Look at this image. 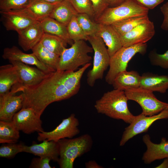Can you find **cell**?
Segmentation results:
<instances>
[{
    "mask_svg": "<svg viewBox=\"0 0 168 168\" xmlns=\"http://www.w3.org/2000/svg\"><path fill=\"white\" fill-rule=\"evenodd\" d=\"M40 42L44 47L59 56L67 44L60 37L46 33H44Z\"/></svg>",
    "mask_w": 168,
    "mask_h": 168,
    "instance_id": "obj_30",
    "label": "cell"
},
{
    "mask_svg": "<svg viewBox=\"0 0 168 168\" xmlns=\"http://www.w3.org/2000/svg\"><path fill=\"white\" fill-rule=\"evenodd\" d=\"M93 51L84 40L73 41L71 47L65 48L60 55L57 70L76 71L79 67L91 63L92 58L88 54Z\"/></svg>",
    "mask_w": 168,
    "mask_h": 168,
    "instance_id": "obj_4",
    "label": "cell"
},
{
    "mask_svg": "<svg viewBox=\"0 0 168 168\" xmlns=\"http://www.w3.org/2000/svg\"><path fill=\"white\" fill-rule=\"evenodd\" d=\"M149 10L135 0H125L119 6L108 7L95 21L111 25L128 18L147 15Z\"/></svg>",
    "mask_w": 168,
    "mask_h": 168,
    "instance_id": "obj_5",
    "label": "cell"
},
{
    "mask_svg": "<svg viewBox=\"0 0 168 168\" xmlns=\"http://www.w3.org/2000/svg\"><path fill=\"white\" fill-rule=\"evenodd\" d=\"M9 61L16 69L20 79L19 83L24 85H37L44 80L49 73L37 67H31L21 62L15 61Z\"/></svg>",
    "mask_w": 168,
    "mask_h": 168,
    "instance_id": "obj_15",
    "label": "cell"
},
{
    "mask_svg": "<svg viewBox=\"0 0 168 168\" xmlns=\"http://www.w3.org/2000/svg\"><path fill=\"white\" fill-rule=\"evenodd\" d=\"M156 168H168V158L164 159L163 162Z\"/></svg>",
    "mask_w": 168,
    "mask_h": 168,
    "instance_id": "obj_43",
    "label": "cell"
},
{
    "mask_svg": "<svg viewBox=\"0 0 168 168\" xmlns=\"http://www.w3.org/2000/svg\"><path fill=\"white\" fill-rule=\"evenodd\" d=\"M56 4L42 0H30L24 7L12 10L35 21L40 22L49 17Z\"/></svg>",
    "mask_w": 168,
    "mask_h": 168,
    "instance_id": "obj_13",
    "label": "cell"
},
{
    "mask_svg": "<svg viewBox=\"0 0 168 168\" xmlns=\"http://www.w3.org/2000/svg\"><path fill=\"white\" fill-rule=\"evenodd\" d=\"M164 16V20L161 26V28L165 30H168V2L164 4L160 7Z\"/></svg>",
    "mask_w": 168,
    "mask_h": 168,
    "instance_id": "obj_40",
    "label": "cell"
},
{
    "mask_svg": "<svg viewBox=\"0 0 168 168\" xmlns=\"http://www.w3.org/2000/svg\"><path fill=\"white\" fill-rule=\"evenodd\" d=\"M57 142L59 150L58 162L61 168H73L75 159L90 151L93 143L91 137L88 134L61 139Z\"/></svg>",
    "mask_w": 168,
    "mask_h": 168,
    "instance_id": "obj_3",
    "label": "cell"
},
{
    "mask_svg": "<svg viewBox=\"0 0 168 168\" xmlns=\"http://www.w3.org/2000/svg\"><path fill=\"white\" fill-rule=\"evenodd\" d=\"M39 144H34L30 146L23 144L22 152L32 154L42 157H47L51 160L58 162L59 156L58 142L45 140Z\"/></svg>",
    "mask_w": 168,
    "mask_h": 168,
    "instance_id": "obj_19",
    "label": "cell"
},
{
    "mask_svg": "<svg viewBox=\"0 0 168 168\" xmlns=\"http://www.w3.org/2000/svg\"><path fill=\"white\" fill-rule=\"evenodd\" d=\"M38 60L53 71L57 70L59 56L49 50L40 42L32 49Z\"/></svg>",
    "mask_w": 168,
    "mask_h": 168,
    "instance_id": "obj_27",
    "label": "cell"
},
{
    "mask_svg": "<svg viewBox=\"0 0 168 168\" xmlns=\"http://www.w3.org/2000/svg\"><path fill=\"white\" fill-rule=\"evenodd\" d=\"M78 13L88 15L94 20V13L91 0H68Z\"/></svg>",
    "mask_w": 168,
    "mask_h": 168,
    "instance_id": "obj_33",
    "label": "cell"
},
{
    "mask_svg": "<svg viewBox=\"0 0 168 168\" xmlns=\"http://www.w3.org/2000/svg\"><path fill=\"white\" fill-rule=\"evenodd\" d=\"M128 100L124 91L114 89L96 100L94 107L98 113L129 124L134 116L128 109Z\"/></svg>",
    "mask_w": 168,
    "mask_h": 168,
    "instance_id": "obj_2",
    "label": "cell"
},
{
    "mask_svg": "<svg viewBox=\"0 0 168 168\" xmlns=\"http://www.w3.org/2000/svg\"><path fill=\"white\" fill-rule=\"evenodd\" d=\"M94 10L95 21L109 7V0H91Z\"/></svg>",
    "mask_w": 168,
    "mask_h": 168,
    "instance_id": "obj_37",
    "label": "cell"
},
{
    "mask_svg": "<svg viewBox=\"0 0 168 168\" xmlns=\"http://www.w3.org/2000/svg\"><path fill=\"white\" fill-rule=\"evenodd\" d=\"M125 0H109V7H113L119 5Z\"/></svg>",
    "mask_w": 168,
    "mask_h": 168,
    "instance_id": "obj_42",
    "label": "cell"
},
{
    "mask_svg": "<svg viewBox=\"0 0 168 168\" xmlns=\"http://www.w3.org/2000/svg\"><path fill=\"white\" fill-rule=\"evenodd\" d=\"M11 91L0 96V120L11 121L14 115L23 106L24 97Z\"/></svg>",
    "mask_w": 168,
    "mask_h": 168,
    "instance_id": "obj_14",
    "label": "cell"
},
{
    "mask_svg": "<svg viewBox=\"0 0 168 168\" xmlns=\"http://www.w3.org/2000/svg\"><path fill=\"white\" fill-rule=\"evenodd\" d=\"M142 140L147 147L142 157L145 164L168 158V140L166 138H162L160 143L156 144L151 141L149 134H146L143 136Z\"/></svg>",
    "mask_w": 168,
    "mask_h": 168,
    "instance_id": "obj_16",
    "label": "cell"
},
{
    "mask_svg": "<svg viewBox=\"0 0 168 168\" xmlns=\"http://www.w3.org/2000/svg\"><path fill=\"white\" fill-rule=\"evenodd\" d=\"M2 57L9 61H19L28 65H34L47 73L54 72L40 62L33 53L30 54L25 53L15 46L4 48Z\"/></svg>",
    "mask_w": 168,
    "mask_h": 168,
    "instance_id": "obj_17",
    "label": "cell"
},
{
    "mask_svg": "<svg viewBox=\"0 0 168 168\" xmlns=\"http://www.w3.org/2000/svg\"><path fill=\"white\" fill-rule=\"evenodd\" d=\"M19 130L12 121H0V143H16L20 137Z\"/></svg>",
    "mask_w": 168,
    "mask_h": 168,
    "instance_id": "obj_29",
    "label": "cell"
},
{
    "mask_svg": "<svg viewBox=\"0 0 168 168\" xmlns=\"http://www.w3.org/2000/svg\"><path fill=\"white\" fill-rule=\"evenodd\" d=\"M40 22L44 33L59 37L69 44L72 45L73 43L68 35L67 26L49 17Z\"/></svg>",
    "mask_w": 168,
    "mask_h": 168,
    "instance_id": "obj_26",
    "label": "cell"
},
{
    "mask_svg": "<svg viewBox=\"0 0 168 168\" xmlns=\"http://www.w3.org/2000/svg\"><path fill=\"white\" fill-rule=\"evenodd\" d=\"M30 0H0V11L17 10L24 7Z\"/></svg>",
    "mask_w": 168,
    "mask_h": 168,
    "instance_id": "obj_36",
    "label": "cell"
},
{
    "mask_svg": "<svg viewBox=\"0 0 168 168\" xmlns=\"http://www.w3.org/2000/svg\"><path fill=\"white\" fill-rule=\"evenodd\" d=\"M46 2L50 3L56 4L57 3L63 0H42Z\"/></svg>",
    "mask_w": 168,
    "mask_h": 168,
    "instance_id": "obj_44",
    "label": "cell"
},
{
    "mask_svg": "<svg viewBox=\"0 0 168 168\" xmlns=\"http://www.w3.org/2000/svg\"><path fill=\"white\" fill-rule=\"evenodd\" d=\"M79 122L74 114L63 119L62 122L52 131L38 133L37 140L43 141L47 140L57 142L61 139L73 138L80 133L78 126Z\"/></svg>",
    "mask_w": 168,
    "mask_h": 168,
    "instance_id": "obj_10",
    "label": "cell"
},
{
    "mask_svg": "<svg viewBox=\"0 0 168 168\" xmlns=\"http://www.w3.org/2000/svg\"><path fill=\"white\" fill-rule=\"evenodd\" d=\"M149 21L147 15L128 18L115 22L111 25L119 35L121 36L138 25Z\"/></svg>",
    "mask_w": 168,
    "mask_h": 168,
    "instance_id": "obj_28",
    "label": "cell"
},
{
    "mask_svg": "<svg viewBox=\"0 0 168 168\" xmlns=\"http://www.w3.org/2000/svg\"><path fill=\"white\" fill-rule=\"evenodd\" d=\"M77 21L87 36L96 34L100 26V24L92 21L87 14L78 13L76 16Z\"/></svg>",
    "mask_w": 168,
    "mask_h": 168,
    "instance_id": "obj_31",
    "label": "cell"
},
{
    "mask_svg": "<svg viewBox=\"0 0 168 168\" xmlns=\"http://www.w3.org/2000/svg\"><path fill=\"white\" fill-rule=\"evenodd\" d=\"M124 92L128 100L137 102L142 109V114L150 116L158 114L168 108V103L158 99L153 92L147 89L139 87L129 88Z\"/></svg>",
    "mask_w": 168,
    "mask_h": 168,
    "instance_id": "obj_8",
    "label": "cell"
},
{
    "mask_svg": "<svg viewBox=\"0 0 168 168\" xmlns=\"http://www.w3.org/2000/svg\"><path fill=\"white\" fill-rule=\"evenodd\" d=\"M164 119H168V108L152 116H146L142 113L134 116L129 125L125 128L120 141V146L124 145L136 135L147 132L149 128L156 121Z\"/></svg>",
    "mask_w": 168,
    "mask_h": 168,
    "instance_id": "obj_9",
    "label": "cell"
},
{
    "mask_svg": "<svg viewBox=\"0 0 168 168\" xmlns=\"http://www.w3.org/2000/svg\"><path fill=\"white\" fill-rule=\"evenodd\" d=\"M91 65V63H87L76 71L57 70L49 73L37 85L17 83L14 86L13 91L16 93L22 92V107L32 108L40 117L50 104L69 99L78 92L82 77Z\"/></svg>",
    "mask_w": 168,
    "mask_h": 168,
    "instance_id": "obj_1",
    "label": "cell"
},
{
    "mask_svg": "<svg viewBox=\"0 0 168 168\" xmlns=\"http://www.w3.org/2000/svg\"><path fill=\"white\" fill-rule=\"evenodd\" d=\"M96 35L102 39L107 47L110 57L123 47L120 36L111 25L100 24Z\"/></svg>",
    "mask_w": 168,
    "mask_h": 168,
    "instance_id": "obj_21",
    "label": "cell"
},
{
    "mask_svg": "<svg viewBox=\"0 0 168 168\" xmlns=\"http://www.w3.org/2000/svg\"><path fill=\"white\" fill-rule=\"evenodd\" d=\"M23 144L6 143L0 147V156L10 158L14 157L19 153L22 152Z\"/></svg>",
    "mask_w": 168,
    "mask_h": 168,
    "instance_id": "obj_34",
    "label": "cell"
},
{
    "mask_svg": "<svg viewBox=\"0 0 168 168\" xmlns=\"http://www.w3.org/2000/svg\"><path fill=\"white\" fill-rule=\"evenodd\" d=\"M2 23L7 30L19 32L27 27L35 21L12 10L0 11Z\"/></svg>",
    "mask_w": 168,
    "mask_h": 168,
    "instance_id": "obj_20",
    "label": "cell"
},
{
    "mask_svg": "<svg viewBox=\"0 0 168 168\" xmlns=\"http://www.w3.org/2000/svg\"><path fill=\"white\" fill-rule=\"evenodd\" d=\"M44 33L40 22L35 21L18 33V44L25 51L31 50L40 42Z\"/></svg>",
    "mask_w": 168,
    "mask_h": 168,
    "instance_id": "obj_18",
    "label": "cell"
},
{
    "mask_svg": "<svg viewBox=\"0 0 168 168\" xmlns=\"http://www.w3.org/2000/svg\"><path fill=\"white\" fill-rule=\"evenodd\" d=\"M51 160L47 157L35 158L31 161L30 168H51L49 165Z\"/></svg>",
    "mask_w": 168,
    "mask_h": 168,
    "instance_id": "obj_38",
    "label": "cell"
},
{
    "mask_svg": "<svg viewBox=\"0 0 168 168\" xmlns=\"http://www.w3.org/2000/svg\"><path fill=\"white\" fill-rule=\"evenodd\" d=\"M88 41L94 52L93 67L87 73V82L90 86L96 81L102 79L105 71L109 67L110 56L102 39L97 35L88 36Z\"/></svg>",
    "mask_w": 168,
    "mask_h": 168,
    "instance_id": "obj_6",
    "label": "cell"
},
{
    "mask_svg": "<svg viewBox=\"0 0 168 168\" xmlns=\"http://www.w3.org/2000/svg\"><path fill=\"white\" fill-rule=\"evenodd\" d=\"M144 7L149 9H153L164 0H135Z\"/></svg>",
    "mask_w": 168,
    "mask_h": 168,
    "instance_id": "obj_39",
    "label": "cell"
},
{
    "mask_svg": "<svg viewBox=\"0 0 168 168\" xmlns=\"http://www.w3.org/2000/svg\"><path fill=\"white\" fill-rule=\"evenodd\" d=\"M19 82L17 70L12 64L0 67V96L10 91L14 85Z\"/></svg>",
    "mask_w": 168,
    "mask_h": 168,
    "instance_id": "obj_23",
    "label": "cell"
},
{
    "mask_svg": "<svg viewBox=\"0 0 168 168\" xmlns=\"http://www.w3.org/2000/svg\"><path fill=\"white\" fill-rule=\"evenodd\" d=\"M148 58L152 65L168 69V49L164 54H160L154 49L149 53Z\"/></svg>",
    "mask_w": 168,
    "mask_h": 168,
    "instance_id": "obj_35",
    "label": "cell"
},
{
    "mask_svg": "<svg viewBox=\"0 0 168 168\" xmlns=\"http://www.w3.org/2000/svg\"><path fill=\"white\" fill-rule=\"evenodd\" d=\"M139 86L153 92L164 93L168 89V76L144 73L141 76Z\"/></svg>",
    "mask_w": 168,
    "mask_h": 168,
    "instance_id": "obj_22",
    "label": "cell"
},
{
    "mask_svg": "<svg viewBox=\"0 0 168 168\" xmlns=\"http://www.w3.org/2000/svg\"><path fill=\"white\" fill-rule=\"evenodd\" d=\"M67 28L68 35L73 41L82 40H87L88 36L79 24L76 16L72 18L67 26Z\"/></svg>",
    "mask_w": 168,
    "mask_h": 168,
    "instance_id": "obj_32",
    "label": "cell"
},
{
    "mask_svg": "<svg viewBox=\"0 0 168 168\" xmlns=\"http://www.w3.org/2000/svg\"><path fill=\"white\" fill-rule=\"evenodd\" d=\"M155 33L154 24L150 20L138 25L120 36L122 46L128 47L146 43L153 37Z\"/></svg>",
    "mask_w": 168,
    "mask_h": 168,
    "instance_id": "obj_12",
    "label": "cell"
},
{
    "mask_svg": "<svg viewBox=\"0 0 168 168\" xmlns=\"http://www.w3.org/2000/svg\"><path fill=\"white\" fill-rule=\"evenodd\" d=\"M30 107H22L14 116L11 121L19 130L27 134L44 131L42 122Z\"/></svg>",
    "mask_w": 168,
    "mask_h": 168,
    "instance_id": "obj_11",
    "label": "cell"
},
{
    "mask_svg": "<svg viewBox=\"0 0 168 168\" xmlns=\"http://www.w3.org/2000/svg\"><path fill=\"white\" fill-rule=\"evenodd\" d=\"M78 13L68 0H63L55 5L49 17L67 26L72 18Z\"/></svg>",
    "mask_w": 168,
    "mask_h": 168,
    "instance_id": "obj_25",
    "label": "cell"
},
{
    "mask_svg": "<svg viewBox=\"0 0 168 168\" xmlns=\"http://www.w3.org/2000/svg\"><path fill=\"white\" fill-rule=\"evenodd\" d=\"M147 47V44L145 43L123 46L119 49L110 58L109 69L105 77L106 82L112 85L119 73L126 70L128 64L132 58L138 53L144 54Z\"/></svg>",
    "mask_w": 168,
    "mask_h": 168,
    "instance_id": "obj_7",
    "label": "cell"
},
{
    "mask_svg": "<svg viewBox=\"0 0 168 168\" xmlns=\"http://www.w3.org/2000/svg\"><path fill=\"white\" fill-rule=\"evenodd\" d=\"M141 76L136 71H124L114 78L112 85L114 89L124 91L129 88L139 87Z\"/></svg>",
    "mask_w": 168,
    "mask_h": 168,
    "instance_id": "obj_24",
    "label": "cell"
},
{
    "mask_svg": "<svg viewBox=\"0 0 168 168\" xmlns=\"http://www.w3.org/2000/svg\"><path fill=\"white\" fill-rule=\"evenodd\" d=\"M86 168H103L104 167L99 165L94 160H90L85 163Z\"/></svg>",
    "mask_w": 168,
    "mask_h": 168,
    "instance_id": "obj_41",
    "label": "cell"
}]
</instances>
